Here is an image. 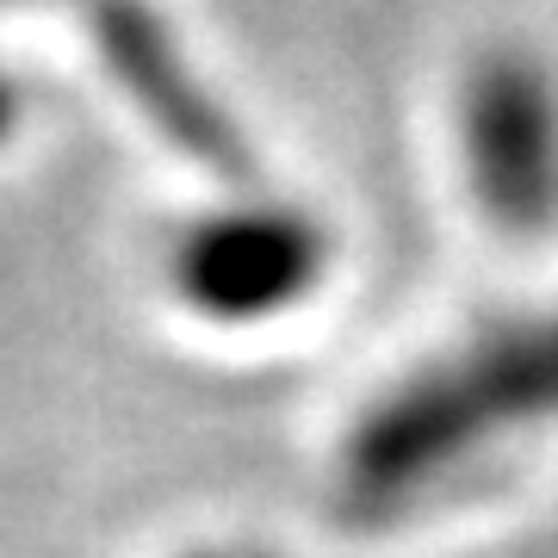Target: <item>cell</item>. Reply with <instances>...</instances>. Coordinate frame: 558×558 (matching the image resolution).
<instances>
[{"label":"cell","instance_id":"obj_3","mask_svg":"<svg viewBox=\"0 0 558 558\" xmlns=\"http://www.w3.org/2000/svg\"><path fill=\"white\" fill-rule=\"evenodd\" d=\"M459 168L490 230H558V87L534 57L490 50L459 87Z\"/></svg>","mask_w":558,"mask_h":558},{"label":"cell","instance_id":"obj_2","mask_svg":"<svg viewBox=\"0 0 558 558\" xmlns=\"http://www.w3.org/2000/svg\"><path fill=\"white\" fill-rule=\"evenodd\" d=\"M336 242L311 211L274 199H230L199 211L168 242V286L199 323L255 329L299 311L329 279Z\"/></svg>","mask_w":558,"mask_h":558},{"label":"cell","instance_id":"obj_1","mask_svg":"<svg viewBox=\"0 0 558 558\" xmlns=\"http://www.w3.org/2000/svg\"><path fill=\"white\" fill-rule=\"evenodd\" d=\"M546 428H558V311L490 323L385 385L341 435L329 484L354 527H391Z\"/></svg>","mask_w":558,"mask_h":558},{"label":"cell","instance_id":"obj_6","mask_svg":"<svg viewBox=\"0 0 558 558\" xmlns=\"http://www.w3.org/2000/svg\"><path fill=\"white\" fill-rule=\"evenodd\" d=\"M193 558H267V553H248V546H218V553H193Z\"/></svg>","mask_w":558,"mask_h":558},{"label":"cell","instance_id":"obj_4","mask_svg":"<svg viewBox=\"0 0 558 558\" xmlns=\"http://www.w3.org/2000/svg\"><path fill=\"white\" fill-rule=\"evenodd\" d=\"M94 44H100L112 81L137 100V112L174 149H186L193 161H205V168H218L230 180L248 174L242 131L193 81V62L180 57L174 32L161 25L156 7H143V0H94Z\"/></svg>","mask_w":558,"mask_h":558},{"label":"cell","instance_id":"obj_5","mask_svg":"<svg viewBox=\"0 0 558 558\" xmlns=\"http://www.w3.org/2000/svg\"><path fill=\"white\" fill-rule=\"evenodd\" d=\"M13 137V87H7V75H0V143Z\"/></svg>","mask_w":558,"mask_h":558}]
</instances>
